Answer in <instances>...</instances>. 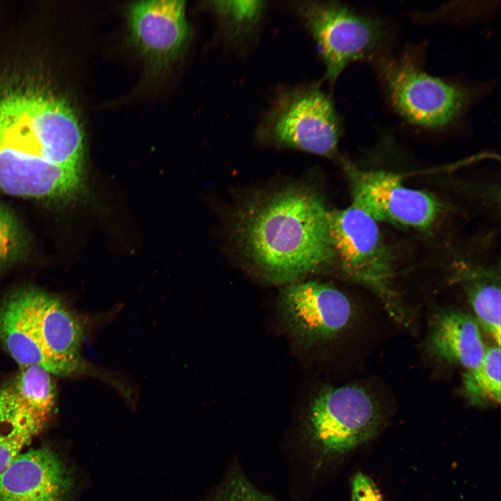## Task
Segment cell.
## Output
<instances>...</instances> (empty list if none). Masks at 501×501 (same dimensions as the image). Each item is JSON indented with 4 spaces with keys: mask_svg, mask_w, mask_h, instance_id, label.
<instances>
[{
    "mask_svg": "<svg viewBox=\"0 0 501 501\" xmlns=\"http://www.w3.org/2000/svg\"><path fill=\"white\" fill-rule=\"evenodd\" d=\"M72 474L47 448L19 454L0 475V501H67Z\"/></svg>",
    "mask_w": 501,
    "mask_h": 501,
    "instance_id": "7c38bea8",
    "label": "cell"
},
{
    "mask_svg": "<svg viewBox=\"0 0 501 501\" xmlns=\"http://www.w3.org/2000/svg\"><path fill=\"white\" fill-rule=\"evenodd\" d=\"M0 143L22 156L83 173L84 133L65 102L33 93L0 97Z\"/></svg>",
    "mask_w": 501,
    "mask_h": 501,
    "instance_id": "7a4b0ae2",
    "label": "cell"
},
{
    "mask_svg": "<svg viewBox=\"0 0 501 501\" xmlns=\"http://www.w3.org/2000/svg\"><path fill=\"white\" fill-rule=\"evenodd\" d=\"M26 248L27 239L17 216L0 204V270L22 258Z\"/></svg>",
    "mask_w": 501,
    "mask_h": 501,
    "instance_id": "ac0fdd59",
    "label": "cell"
},
{
    "mask_svg": "<svg viewBox=\"0 0 501 501\" xmlns=\"http://www.w3.org/2000/svg\"><path fill=\"white\" fill-rule=\"evenodd\" d=\"M129 40L154 71H161L182 56L189 29L183 1H141L127 10Z\"/></svg>",
    "mask_w": 501,
    "mask_h": 501,
    "instance_id": "8fae6325",
    "label": "cell"
},
{
    "mask_svg": "<svg viewBox=\"0 0 501 501\" xmlns=\"http://www.w3.org/2000/svg\"><path fill=\"white\" fill-rule=\"evenodd\" d=\"M345 167L351 204L376 221L422 231L434 226L442 208L434 195L406 186L401 177L390 171Z\"/></svg>",
    "mask_w": 501,
    "mask_h": 501,
    "instance_id": "ba28073f",
    "label": "cell"
},
{
    "mask_svg": "<svg viewBox=\"0 0 501 501\" xmlns=\"http://www.w3.org/2000/svg\"><path fill=\"white\" fill-rule=\"evenodd\" d=\"M457 278L468 296L475 318L495 341L501 344L500 276L495 271L475 266H461Z\"/></svg>",
    "mask_w": 501,
    "mask_h": 501,
    "instance_id": "9a60e30c",
    "label": "cell"
},
{
    "mask_svg": "<svg viewBox=\"0 0 501 501\" xmlns=\"http://www.w3.org/2000/svg\"><path fill=\"white\" fill-rule=\"evenodd\" d=\"M24 445L16 443H0V475L20 454Z\"/></svg>",
    "mask_w": 501,
    "mask_h": 501,
    "instance_id": "44dd1931",
    "label": "cell"
},
{
    "mask_svg": "<svg viewBox=\"0 0 501 501\" xmlns=\"http://www.w3.org/2000/svg\"><path fill=\"white\" fill-rule=\"evenodd\" d=\"M371 58L391 104L412 124L442 128L454 120L473 98L472 89L428 74L408 56L378 53Z\"/></svg>",
    "mask_w": 501,
    "mask_h": 501,
    "instance_id": "5b68a950",
    "label": "cell"
},
{
    "mask_svg": "<svg viewBox=\"0 0 501 501\" xmlns=\"http://www.w3.org/2000/svg\"><path fill=\"white\" fill-rule=\"evenodd\" d=\"M429 350L438 360L475 368L486 351L480 326L475 318L460 311L445 312L435 320L428 339Z\"/></svg>",
    "mask_w": 501,
    "mask_h": 501,
    "instance_id": "5bb4252c",
    "label": "cell"
},
{
    "mask_svg": "<svg viewBox=\"0 0 501 501\" xmlns=\"http://www.w3.org/2000/svg\"><path fill=\"white\" fill-rule=\"evenodd\" d=\"M381 422L377 402L358 385L322 389L312 399L308 413L312 443L326 459L340 457L369 440Z\"/></svg>",
    "mask_w": 501,
    "mask_h": 501,
    "instance_id": "52a82bcc",
    "label": "cell"
},
{
    "mask_svg": "<svg viewBox=\"0 0 501 501\" xmlns=\"http://www.w3.org/2000/svg\"><path fill=\"white\" fill-rule=\"evenodd\" d=\"M323 199L306 186H290L254 199L234 219L246 262L273 283L289 284L335 259Z\"/></svg>",
    "mask_w": 501,
    "mask_h": 501,
    "instance_id": "6da1fadb",
    "label": "cell"
},
{
    "mask_svg": "<svg viewBox=\"0 0 501 501\" xmlns=\"http://www.w3.org/2000/svg\"><path fill=\"white\" fill-rule=\"evenodd\" d=\"M291 6L316 43L330 84L351 63L378 54L386 41L381 22L338 1H299Z\"/></svg>",
    "mask_w": 501,
    "mask_h": 501,
    "instance_id": "8992f818",
    "label": "cell"
},
{
    "mask_svg": "<svg viewBox=\"0 0 501 501\" xmlns=\"http://www.w3.org/2000/svg\"><path fill=\"white\" fill-rule=\"evenodd\" d=\"M351 501H383L374 482L362 472L356 473L351 480Z\"/></svg>",
    "mask_w": 501,
    "mask_h": 501,
    "instance_id": "ffe728a7",
    "label": "cell"
},
{
    "mask_svg": "<svg viewBox=\"0 0 501 501\" xmlns=\"http://www.w3.org/2000/svg\"><path fill=\"white\" fill-rule=\"evenodd\" d=\"M55 403L52 374L39 365L20 368L0 388V443L26 445L44 427Z\"/></svg>",
    "mask_w": 501,
    "mask_h": 501,
    "instance_id": "30bf717a",
    "label": "cell"
},
{
    "mask_svg": "<svg viewBox=\"0 0 501 501\" xmlns=\"http://www.w3.org/2000/svg\"><path fill=\"white\" fill-rule=\"evenodd\" d=\"M34 288H23L0 305V344L20 368L39 365L52 375L61 372L42 344L34 307Z\"/></svg>",
    "mask_w": 501,
    "mask_h": 501,
    "instance_id": "4fadbf2b",
    "label": "cell"
},
{
    "mask_svg": "<svg viewBox=\"0 0 501 501\" xmlns=\"http://www.w3.org/2000/svg\"><path fill=\"white\" fill-rule=\"evenodd\" d=\"M280 305L291 330L309 342L335 338L349 324L353 313L351 303L342 292L314 280L288 284L281 292Z\"/></svg>",
    "mask_w": 501,
    "mask_h": 501,
    "instance_id": "9c48e42d",
    "label": "cell"
},
{
    "mask_svg": "<svg viewBox=\"0 0 501 501\" xmlns=\"http://www.w3.org/2000/svg\"><path fill=\"white\" fill-rule=\"evenodd\" d=\"M331 244L343 273L376 294L390 315L401 321L405 312L392 286V259L378 222L352 204L329 210Z\"/></svg>",
    "mask_w": 501,
    "mask_h": 501,
    "instance_id": "277c9868",
    "label": "cell"
},
{
    "mask_svg": "<svg viewBox=\"0 0 501 501\" xmlns=\"http://www.w3.org/2000/svg\"><path fill=\"white\" fill-rule=\"evenodd\" d=\"M216 13L225 22L230 40L239 48L255 35L266 8L264 1H219L213 2Z\"/></svg>",
    "mask_w": 501,
    "mask_h": 501,
    "instance_id": "e0dca14e",
    "label": "cell"
},
{
    "mask_svg": "<svg viewBox=\"0 0 501 501\" xmlns=\"http://www.w3.org/2000/svg\"><path fill=\"white\" fill-rule=\"evenodd\" d=\"M341 122L330 96L317 84L279 90L257 129L258 138L277 147L331 157Z\"/></svg>",
    "mask_w": 501,
    "mask_h": 501,
    "instance_id": "3957f363",
    "label": "cell"
},
{
    "mask_svg": "<svg viewBox=\"0 0 501 501\" xmlns=\"http://www.w3.org/2000/svg\"><path fill=\"white\" fill-rule=\"evenodd\" d=\"M212 501H276L253 486L239 472L232 471Z\"/></svg>",
    "mask_w": 501,
    "mask_h": 501,
    "instance_id": "d6986e66",
    "label": "cell"
},
{
    "mask_svg": "<svg viewBox=\"0 0 501 501\" xmlns=\"http://www.w3.org/2000/svg\"><path fill=\"white\" fill-rule=\"evenodd\" d=\"M500 346L486 347L480 363L463 375V388L468 399L475 406L500 404Z\"/></svg>",
    "mask_w": 501,
    "mask_h": 501,
    "instance_id": "2e32d148",
    "label": "cell"
}]
</instances>
